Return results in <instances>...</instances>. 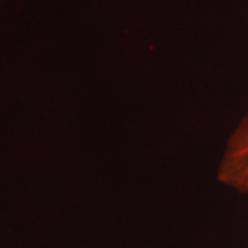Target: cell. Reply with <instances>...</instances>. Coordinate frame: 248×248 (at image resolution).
I'll return each instance as SVG.
<instances>
[{"label": "cell", "mask_w": 248, "mask_h": 248, "mask_svg": "<svg viewBox=\"0 0 248 248\" xmlns=\"http://www.w3.org/2000/svg\"><path fill=\"white\" fill-rule=\"evenodd\" d=\"M217 178L232 190L248 195V112L228 137L218 163Z\"/></svg>", "instance_id": "cell-1"}]
</instances>
